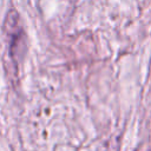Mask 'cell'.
I'll return each instance as SVG.
<instances>
[{
    "mask_svg": "<svg viewBox=\"0 0 151 151\" xmlns=\"http://www.w3.org/2000/svg\"><path fill=\"white\" fill-rule=\"evenodd\" d=\"M5 34L8 40V53L14 64L21 60L25 55L26 51V35L22 26L20 25V18L15 9L8 11L5 25H4Z\"/></svg>",
    "mask_w": 151,
    "mask_h": 151,
    "instance_id": "1",
    "label": "cell"
}]
</instances>
